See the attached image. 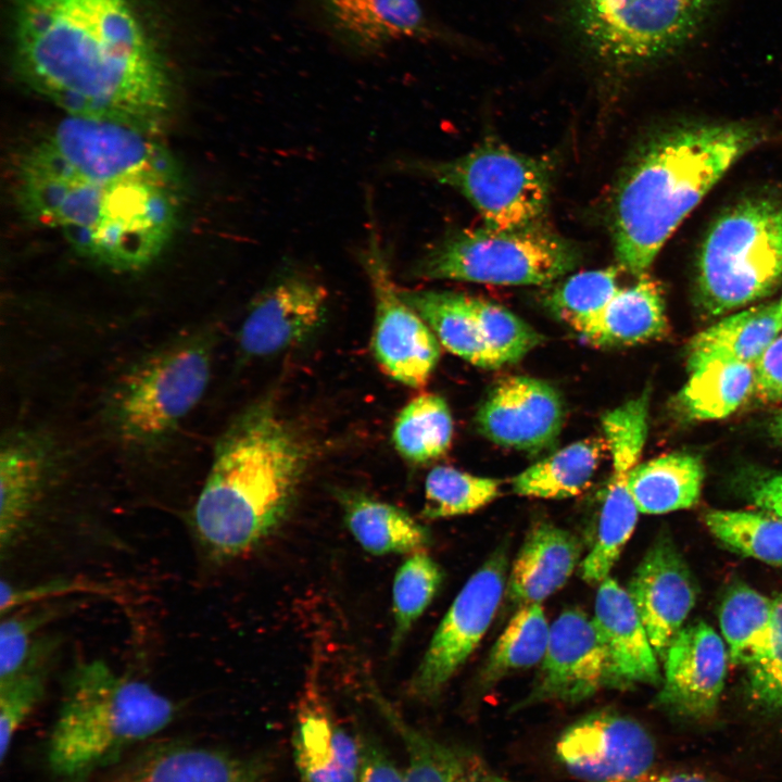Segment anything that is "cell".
I'll return each instance as SVG.
<instances>
[{
  "instance_id": "1",
  "label": "cell",
  "mask_w": 782,
  "mask_h": 782,
  "mask_svg": "<svg viewBox=\"0 0 782 782\" xmlns=\"http://www.w3.org/2000/svg\"><path fill=\"white\" fill-rule=\"evenodd\" d=\"M14 193L23 215L62 235L112 270H138L177 226L181 185L153 134L66 115L17 157Z\"/></svg>"
},
{
  "instance_id": "2",
  "label": "cell",
  "mask_w": 782,
  "mask_h": 782,
  "mask_svg": "<svg viewBox=\"0 0 782 782\" xmlns=\"http://www.w3.org/2000/svg\"><path fill=\"white\" fill-rule=\"evenodd\" d=\"M24 81L66 115L155 134L172 104L159 51L127 0H14Z\"/></svg>"
},
{
  "instance_id": "3",
  "label": "cell",
  "mask_w": 782,
  "mask_h": 782,
  "mask_svg": "<svg viewBox=\"0 0 782 782\" xmlns=\"http://www.w3.org/2000/svg\"><path fill=\"white\" fill-rule=\"evenodd\" d=\"M313 456L310 439L270 398L242 411L218 438L194 504L203 545L227 559L270 537L291 510Z\"/></svg>"
},
{
  "instance_id": "4",
  "label": "cell",
  "mask_w": 782,
  "mask_h": 782,
  "mask_svg": "<svg viewBox=\"0 0 782 782\" xmlns=\"http://www.w3.org/2000/svg\"><path fill=\"white\" fill-rule=\"evenodd\" d=\"M762 137L753 125L708 123L649 141L621 177L611 205L619 267L635 278L645 275L683 219Z\"/></svg>"
},
{
  "instance_id": "5",
  "label": "cell",
  "mask_w": 782,
  "mask_h": 782,
  "mask_svg": "<svg viewBox=\"0 0 782 782\" xmlns=\"http://www.w3.org/2000/svg\"><path fill=\"white\" fill-rule=\"evenodd\" d=\"M175 705L149 683L124 677L102 660L71 672L54 724L48 760L65 778H79L108 764L133 744L167 727Z\"/></svg>"
},
{
  "instance_id": "6",
  "label": "cell",
  "mask_w": 782,
  "mask_h": 782,
  "mask_svg": "<svg viewBox=\"0 0 782 782\" xmlns=\"http://www.w3.org/2000/svg\"><path fill=\"white\" fill-rule=\"evenodd\" d=\"M782 282V200L754 197L709 227L696 260V298L717 316L773 293Z\"/></svg>"
},
{
  "instance_id": "7",
  "label": "cell",
  "mask_w": 782,
  "mask_h": 782,
  "mask_svg": "<svg viewBox=\"0 0 782 782\" xmlns=\"http://www.w3.org/2000/svg\"><path fill=\"white\" fill-rule=\"evenodd\" d=\"M718 0H566L565 15L583 54L609 74H626L678 51Z\"/></svg>"
},
{
  "instance_id": "8",
  "label": "cell",
  "mask_w": 782,
  "mask_h": 782,
  "mask_svg": "<svg viewBox=\"0 0 782 782\" xmlns=\"http://www.w3.org/2000/svg\"><path fill=\"white\" fill-rule=\"evenodd\" d=\"M580 260L576 244L544 223L515 230L483 225L446 236L411 272L420 279L541 286L567 275Z\"/></svg>"
},
{
  "instance_id": "9",
  "label": "cell",
  "mask_w": 782,
  "mask_h": 782,
  "mask_svg": "<svg viewBox=\"0 0 782 782\" xmlns=\"http://www.w3.org/2000/svg\"><path fill=\"white\" fill-rule=\"evenodd\" d=\"M213 338L182 337L126 373L109 404V419L122 442L148 446L165 438L202 399L211 377Z\"/></svg>"
},
{
  "instance_id": "10",
  "label": "cell",
  "mask_w": 782,
  "mask_h": 782,
  "mask_svg": "<svg viewBox=\"0 0 782 782\" xmlns=\"http://www.w3.org/2000/svg\"><path fill=\"white\" fill-rule=\"evenodd\" d=\"M398 166L458 191L490 228L515 230L541 224L547 211L550 163L495 141L452 160H405Z\"/></svg>"
},
{
  "instance_id": "11",
  "label": "cell",
  "mask_w": 782,
  "mask_h": 782,
  "mask_svg": "<svg viewBox=\"0 0 782 782\" xmlns=\"http://www.w3.org/2000/svg\"><path fill=\"white\" fill-rule=\"evenodd\" d=\"M507 571V554L500 547L467 580L434 631L412 678V695L420 699L438 696L472 654L502 602Z\"/></svg>"
},
{
  "instance_id": "12",
  "label": "cell",
  "mask_w": 782,
  "mask_h": 782,
  "mask_svg": "<svg viewBox=\"0 0 782 782\" xmlns=\"http://www.w3.org/2000/svg\"><path fill=\"white\" fill-rule=\"evenodd\" d=\"M360 261L375 301L371 338L375 358L394 380L419 388L428 381L439 362L440 342L395 286L376 227H370Z\"/></svg>"
},
{
  "instance_id": "13",
  "label": "cell",
  "mask_w": 782,
  "mask_h": 782,
  "mask_svg": "<svg viewBox=\"0 0 782 782\" xmlns=\"http://www.w3.org/2000/svg\"><path fill=\"white\" fill-rule=\"evenodd\" d=\"M555 752L558 761L582 782H641L653 772L656 745L634 719L598 711L567 727Z\"/></svg>"
},
{
  "instance_id": "14",
  "label": "cell",
  "mask_w": 782,
  "mask_h": 782,
  "mask_svg": "<svg viewBox=\"0 0 782 782\" xmlns=\"http://www.w3.org/2000/svg\"><path fill=\"white\" fill-rule=\"evenodd\" d=\"M604 689H619L604 641L583 610H564L551 625L550 639L533 688L517 705L579 703Z\"/></svg>"
},
{
  "instance_id": "15",
  "label": "cell",
  "mask_w": 782,
  "mask_h": 782,
  "mask_svg": "<svg viewBox=\"0 0 782 782\" xmlns=\"http://www.w3.org/2000/svg\"><path fill=\"white\" fill-rule=\"evenodd\" d=\"M321 31L341 49L370 56L406 41H445L450 35L421 0H306Z\"/></svg>"
},
{
  "instance_id": "16",
  "label": "cell",
  "mask_w": 782,
  "mask_h": 782,
  "mask_svg": "<svg viewBox=\"0 0 782 782\" xmlns=\"http://www.w3.org/2000/svg\"><path fill=\"white\" fill-rule=\"evenodd\" d=\"M564 418V403L553 386L528 376H513L499 381L489 392L476 421L490 441L538 453L556 442Z\"/></svg>"
},
{
  "instance_id": "17",
  "label": "cell",
  "mask_w": 782,
  "mask_h": 782,
  "mask_svg": "<svg viewBox=\"0 0 782 782\" xmlns=\"http://www.w3.org/2000/svg\"><path fill=\"white\" fill-rule=\"evenodd\" d=\"M327 291L303 273H287L255 299L239 331L241 351L272 356L308 338L323 321Z\"/></svg>"
},
{
  "instance_id": "18",
  "label": "cell",
  "mask_w": 782,
  "mask_h": 782,
  "mask_svg": "<svg viewBox=\"0 0 782 782\" xmlns=\"http://www.w3.org/2000/svg\"><path fill=\"white\" fill-rule=\"evenodd\" d=\"M724 641L706 622L683 627L664 657L657 703L681 717H710L724 686L728 665Z\"/></svg>"
},
{
  "instance_id": "19",
  "label": "cell",
  "mask_w": 782,
  "mask_h": 782,
  "mask_svg": "<svg viewBox=\"0 0 782 782\" xmlns=\"http://www.w3.org/2000/svg\"><path fill=\"white\" fill-rule=\"evenodd\" d=\"M627 590L657 657L664 659L697 595L693 576L668 535L654 541Z\"/></svg>"
},
{
  "instance_id": "20",
  "label": "cell",
  "mask_w": 782,
  "mask_h": 782,
  "mask_svg": "<svg viewBox=\"0 0 782 782\" xmlns=\"http://www.w3.org/2000/svg\"><path fill=\"white\" fill-rule=\"evenodd\" d=\"M293 752L303 782H356L360 739L333 717L315 681L306 684L293 735Z\"/></svg>"
},
{
  "instance_id": "21",
  "label": "cell",
  "mask_w": 782,
  "mask_h": 782,
  "mask_svg": "<svg viewBox=\"0 0 782 782\" xmlns=\"http://www.w3.org/2000/svg\"><path fill=\"white\" fill-rule=\"evenodd\" d=\"M594 623L604 641L619 689L659 684L657 655L628 590L611 577L598 584Z\"/></svg>"
},
{
  "instance_id": "22",
  "label": "cell",
  "mask_w": 782,
  "mask_h": 782,
  "mask_svg": "<svg viewBox=\"0 0 782 782\" xmlns=\"http://www.w3.org/2000/svg\"><path fill=\"white\" fill-rule=\"evenodd\" d=\"M266 778L261 759L173 743L151 748L112 782H266Z\"/></svg>"
},
{
  "instance_id": "23",
  "label": "cell",
  "mask_w": 782,
  "mask_h": 782,
  "mask_svg": "<svg viewBox=\"0 0 782 782\" xmlns=\"http://www.w3.org/2000/svg\"><path fill=\"white\" fill-rule=\"evenodd\" d=\"M581 557L578 538L550 522L537 524L527 534L507 578L508 603H542L562 589Z\"/></svg>"
},
{
  "instance_id": "24",
  "label": "cell",
  "mask_w": 782,
  "mask_h": 782,
  "mask_svg": "<svg viewBox=\"0 0 782 782\" xmlns=\"http://www.w3.org/2000/svg\"><path fill=\"white\" fill-rule=\"evenodd\" d=\"M668 331L659 285L647 274L620 288L579 335L596 346H623L661 338Z\"/></svg>"
},
{
  "instance_id": "25",
  "label": "cell",
  "mask_w": 782,
  "mask_h": 782,
  "mask_svg": "<svg viewBox=\"0 0 782 782\" xmlns=\"http://www.w3.org/2000/svg\"><path fill=\"white\" fill-rule=\"evenodd\" d=\"M782 331L779 301L751 306L702 330L688 346V369L712 360L754 365Z\"/></svg>"
},
{
  "instance_id": "26",
  "label": "cell",
  "mask_w": 782,
  "mask_h": 782,
  "mask_svg": "<svg viewBox=\"0 0 782 782\" xmlns=\"http://www.w3.org/2000/svg\"><path fill=\"white\" fill-rule=\"evenodd\" d=\"M48 454L31 436L16 434L0 451V543L10 546L22 531L41 491Z\"/></svg>"
},
{
  "instance_id": "27",
  "label": "cell",
  "mask_w": 782,
  "mask_h": 782,
  "mask_svg": "<svg viewBox=\"0 0 782 782\" xmlns=\"http://www.w3.org/2000/svg\"><path fill=\"white\" fill-rule=\"evenodd\" d=\"M337 496L350 532L366 552L412 554L428 545V529L402 508L358 491L338 490Z\"/></svg>"
},
{
  "instance_id": "28",
  "label": "cell",
  "mask_w": 782,
  "mask_h": 782,
  "mask_svg": "<svg viewBox=\"0 0 782 782\" xmlns=\"http://www.w3.org/2000/svg\"><path fill=\"white\" fill-rule=\"evenodd\" d=\"M704 481L701 458L670 453L639 463L629 474L628 488L640 513L665 514L693 506Z\"/></svg>"
},
{
  "instance_id": "29",
  "label": "cell",
  "mask_w": 782,
  "mask_h": 782,
  "mask_svg": "<svg viewBox=\"0 0 782 782\" xmlns=\"http://www.w3.org/2000/svg\"><path fill=\"white\" fill-rule=\"evenodd\" d=\"M604 452H608L604 437L572 442L515 476L512 489L521 496L546 500L577 496L591 483Z\"/></svg>"
},
{
  "instance_id": "30",
  "label": "cell",
  "mask_w": 782,
  "mask_h": 782,
  "mask_svg": "<svg viewBox=\"0 0 782 782\" xmlns=\"http://www.w3.org/2000/svg\"><path fill=\"white\" fill-rule=\"evenodd\" d=\"M401 293L447 351L475 366L497 368L480 335L469 295L436 290Z\"/></svg>"
},
{
  "instance_id": "31",
  "label": "cell",
  "mask_w": 782,
  "mask_h": 782,
  "mask_svg": "<svg viewBox=\"0 0 782 782\" xmlns=\"http://www.w3.org/2000/svg\"><path fill=\"white\" fill-rule=\"evenodd\" d=\"M631 469L625 461L611 463L595 541L581 563V578L589 584H600L609 577L634 531L640 512L628 488Z\"/></svg>"
},
{
  "instance_id": "32",
  "label": "cell",
  "mask_w": 782,
  "mask_h": 782,
  "mask_svg": "<svg viewBox=\"0 0 782 782\" xmlns=\"http://www.w3.org/2000/svg\"><path fill=\"white\" fill-rule=\"evenodd\" d=\"M678 395L682 411L696 420L722 419L734 413L753 393L752 364L712 360L691 369Z\"/></svg>"
},
{
  "instance_id": "33",
  "label": "cell",
  "mask_w": 782,
  "mask_h": 782,
  "mask_svg": "<svg viewBox=\"0 0 782 782\" xmlns=\"http://www.w3.org/2000/svg\"><path fill=\"white\" fill-rule=\"evenodd\" d=\"M453 418L447 403L438 394L425 393L408 402L398 415L392 442L408 462L426 464L449 450Z\"/></svg>"
},
{
  "instance_id": "34",
  "label": "cell",
  "mask_w": 782,
  "mask_h": 782,
  "mask_svg": "<svg viewBox=\"0 0 782 782\" xmlns=\"http://www.w3.org/2000/svg\"><path fill=\"white\" fill-rule=\"evenodd\" d=\"M550 630L540 603L520 606L489 654L482 670L483 683H494L508 673L541 664Z\"/></svg>"
},
{
  "instance_id": "35",
  "label": "cell",
  "mask_w": 782,
  "mask_h": 782,
  "mask_svg": "<svg viewBox=\"0 0 782 782\" xmlns=\"http://www.w3.org/2000/svg\"><path fill=\"white\" fill-rule=\"evenodd\" d=\"M378 704L403 743L407 756L404 782H478L467 756L416 730L382 699Z\"/></svg>"
},
{
  "instance_id": "36",
  "label": "cell",
  "mask_w": 782,
  "mask_h": 782,
  "mask_svg": "<svg viewBox=\"0 0 782 782\" xmlns=\"http://www.w3.org/2000/svg\"><path fill=\"white\" fill-rule=\"evenodd\" d=\"M774 600L747 585H736L723 598L719 622L730 660L748 665L764 647L773 618Z\"/></svg>"
},
{
  "instance_id": "37",
  "label": "cell",
  "mask_w": 782,
  "mask_h": 782,
  "mask_svg": "<svg viewBox=\"0 0 782 782\" xmlns=\"http://www.w3.org/2000/svg\"><path fill=\"white\" fill-rule=\"evenodd\" d=\"M704 520L709 531L731 550L782 566V518L765 512L711 509Z\"/></svg>"
},
{
  "instance_id": "38",
  "label": "cell",
  "mask_w": 782,
  "mask_h": 782,
  "mask_svg": "<svg viewBox=\"0 0 782 782\" xmlns=\"http://www.w3.org/2000/svg\"><path fill=\"white\" fill-rule=\"evenodd\" d=\"M501 484L499 479L436 466L426 478L422 516L439 519L474 513L499 496Z\"/></svg>"
},
{
  "instance_id": "39",
  "label": "cell",
  "mask_w": 782,
  "mask_h": 782,
  "mask_svg": "<svg viewBox=\"0 0 782 782\" xmlns=\"http://www.w3.org/2000/svg\"><path fill=\"white\" fill-rule=\"evenodd\" d=\"M442 580L441 567L425 551L409 554L399 567L392 588V652L399 648L413 625L429 606Z\"/></svg>"
},
{
  "instance_id": "40",
  "label": "cell",
  "mask_w": 782,
  "mask_h": 782,
  "mask_svg": "<svg viewBox=\"0 0 782 782\" xmlns=\"http://www.w3.org/2000/svg\"><path fill=\"white\" fill-rule=\"evenodd\" d=\"M619 269L609 266L571 275L550 294V307L579 333L619 291Z\"/></svg>"
},
{
  "instance_id": "41",
  "label": "cell",
  "mask_w": 782,
  "mask_h": 782,
  "mask_svg": "<svg viewBox=\"0 0 782 782\" xmlns=\"http://www.w3.org/2000/svg\"><path fill=\"white\" fill-rule=\"evenodd\" d=\"M43 649L34 647L25 665L13 676L0 680V756L7 757L13 737L43 695L46 659Z\"/></svg>"
},
{
  "instance_id": "42",
  "label": "cell",
  "mask_w": 782,
  "mask_h": 782,
  "mask_svg": "<svg viewBox=\"0 0 782 782\" xmlns=\"http://www.w3.org/2000/svg\"><path fill=\"white\" fill-rule=\"evenodd\" d=\"M482 340L497 367L520 361L541 341V336L507 308L470 297Z\"/></svg>"
},
{
  "instance_id": "43",
  "label": "cell",
  "mask_w": 782,
  "mask_h": 782,
  "mask_svg": "<svg viewBox=\"0 0 782 782\" xmlns=\"http://www.w3.org/2000/svg\"><path fill=\"white\" fill-rule=\"evenodd\" d=\"M747 667L752 698L765 708L782 711V595L774 598L768 639Z\"/></svg>"
},
{
  "instance_id": "44",
  "label": "cell",
  "mask_w": 782,
  "mask_h": 782,
  "mask_svg": "<svg viewBox=\"0 0 782 782\" xmlns=\"http://www.w3.org/2000/svg\"><path fill=\"white\" fill-rule=\"evenodd\" d=\"M58 615L55 607H35L3 617L0 626V680L16 673L29 658L35 633Z\"/></svg>"
},
{
  "instance_id": "45",
  "label": "cell",
  "mask_w": 782,
  "mask_h": 782,
  "mask_svg": "<svg viewBox=\"0 0 782 782\" xmlns=\"http://www.w3.org/2000/svg\"><path fill=\"white\" fill-rule=\"evenodd\" d=\"M114 592L106 584L81 579H59L25 588L14 586L1 581V615L12 613L24 606L38 604L50 598L79 593L108 595Z\"/></svg>"
},
{
  "instance_id": "46",
  "label": "cell",
  "mask_w": 782,
  "mask_h": 782,
  "mask_svg": "<svg viewBox=\"0 0 782 782\" xmlns=\"http://www.w3.org/2000/svg\"><path fill=\"white\" fill-rule=\"evenodd\" d=\"M754 393L766 403L782 401V335H779L755 362Z\"/></svg>"
},
{
  "instance_id": "47",
  "label": "cell",
  "mask_w": 782,
  "mask_h": 782,
  "mask_svg": "<svg viewBox=\"0 0 782 782\" xmlns=\"http://www.w3.org/2000/svg\"><path fill=\"white\" fill-rule=\"evenodd\" d=\"M361 766L356 782H404L402 772L374 741L360 739Z\"/></svg>"
},
{
  "instance_id": "48",
  "label": "cell",
  "mask_w": 782,
  "mask_h": 782,
  "mask_svg": "<svg viewBox=\"0 0 782 782\" xmlns=\"http://www.w3.org/2000/svg\"><path fill=\"white\" fill-rule=\"evenodd\" d=\"M747 495L760 510L782 518V474L764 477L751 483Z\"/></svg>"
},
{
  "instance_id": "49",
  "label": "cell",
  "mask_w": 782,
  "mask_h": 782,
  "mask_svg": "<svg viewBox=\"0 0 782 782\" xmlns=\"http://www.w3.org/2000/svg\"><path fill=\"white\" fill-rule=\"evenodd\" d=\"M641 782H719L715 778L695 770H670L652 772Z\"/></svg>"
},
{
  "instance_id": "50",
  "label": "cell",
  "mask_w": 782,
  "mask_h": 782,
  "mask_svg": "<svg viewBox=\"0 0 782 782\" xmlns=\"http://www.w3.org/2000/svg\"><path fill=\"white\" fill-rule=\"evenodd\" d=\"M769 433L775 441L782 443V409L779 411L771 419L769 424Z\"/></svg>"
},
{
  "instance_id": "51",
  "label": "cell",
  "mask_w": 782,
  "mask_h": 782,
  "mask_svg": "<svg viewBox=\"0 0 782 782\" xmlns=\"http://www.w3.org/2000/svg\"><path fill=\"white\" fill-rule=\"evenodd\" d=\"M485 782H514V781H509V780L499 778V777H490L485 780Z\"/></svg>"
},
{
  "instance_id": "52",
  "label": "cell",
  "mask_w": 782,
  "mask_h": 782,
  "mask_svg": "<svg viewBox=\"0 0 782 782\" xmlns=\"http://www.w3.org/2000/svg\"><path fill=\"white\" fill-rule=\"evenodd\" d=\"M779 304H780V308H781V316H782V298H781V300L779 301Z\"/></svg>"
}]
</instances>
